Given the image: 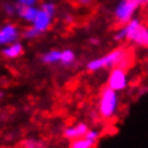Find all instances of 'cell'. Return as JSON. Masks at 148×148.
<instances>
[{"mask_svg": "<svg viewBox=\"0 0 148 148\" xmlns=\"http://www.w3.org/2000/svg\"><path fill=\"white\" fill-rule=\"evenodd\" d=\"M143 3H148V0H143Z\"/></svg>", "mask_w": 148, "mask_h": 148, "instance_id": "d6986e66", "label": "cell"}, {"mask_svg": "<svg viewBox=\"0 0 148 148\" xmlns=\"http://www.w3.org/2000/svg\"><path fill=\"white\" fill-rule=\"evenodd\" d=\"M55 13V5L53 3H45L40 6V9L38 10L36 18L33 21V28H35L39 33L45 32L53 19V15Z\"/></svg>", "mask_w": 148, "mask_h": 148, "instance_id": "5b68a950", "label": "cell"}, {"mask_svg": "<svg viewBox=\"0 0 148 148\" xmlns=\"http://www.w3.org/2000/svg\"><path fill=\"white\" fill-rule=\"evenodd\" d=\"M140 4H143V0H121L114 10V16L117 21L122 24H127L128 21H131L133 14Z\"/></svg>", "mask_w": 148, "mask_h": 148, "instance_id": "277c9868", "label": "cell"}, {"mask_svg": "<svg viewBox=\"0 0 148 148\" xmlns=\"http://www.w3.org/2000/svg\"><path fill=\"white\" fill-rule=\"evenodd\" d=\"M75 60V54L70 49H65L60 53V63L63 65H70Z\"/></svg>", "mask_w": 148, "mask_h": 148, "instance_id": "7c38bea8", "label": "cell"}, {"mask_svg": "<svg viewBox=\"0 0 148 148\" xmlns=\"http://www.w3.org/2000/svg\"><path fill=\"white\" fill-rule=\"evenodd\" d=\"M127 83H128V79H127V73H125L124 68H122V66H114L108 77V84H107V87H109L110 89H113L116 92H121L127 87Z\"/></svg>", "mask_w": 148, "mask_h": 148, "instance_id": "8992f818", "label": "cell"}, {"mask_svg": "<svg viewBox=\"0 0 148 148\" xmlns=\"http://www.w3.org/2000/svg\"><path fill=\"white\" fill-rule=\"evenodd\" d=\"M19 5H28V6H34L36 0H16Z\"/></svg>", "mask_w": 148, "mask_h": 148, "instance_id": "2e32d148", "label": "cell"}, {"mask_svg": "<svg viewBox=\"0 0 148 148\" xmlns=\"http://www.w3.org/2000/svg\"><path fill=\"white\" fill-rule=\"evenodd\" d=\"M88 140H90L92 143H97L98 142V139H99V132L98 131H95V129H89V131L87 132V134L84 136Z\"/></svg>", "mask_w": 148, "mask_h": 148, "instance_id": "5bb4252c", "label": "cell"}, {"mask_svg": "<svg viewBox=\"0 0 148 148\" xmlns=\"http://www.w3.org/2000/svg\"><path fill=\"white\" fill-rule=\"evenodd\" d=\"M38 10L34 8V6H28V5H18L16 6V13L21 19L27 20V21H30L33 24V21L36 18V14H38Z\"/></svg>", "mask_w": 148, "mask_h": 148, "instance_id": "9c48e42d", "label": "cell"}, {"mask_svg": "<svg viewBox=\"0 0 148 148\" xmlns=\"http://www.w3.org/2000/svg\"><path fill=\"white\" fill-rule=\"evenodd\" d=\"M21 53H23V45L18 42L10 44V45L5 47L4 49H3V54H4L6 58H12V59L18 58L19 55H21Z\"/></svg>", "mask_w": 148, "mask_h": 148, "instance_id": "30bf717a", "label": "cell"}, {"mask_svg": "<svg viewBox=\"0 0 148 148\" xmlns=\"http://www.w3.org/2000/svg\"><path fill=\"white\" fill-rule=\"evenodd\" d=\"M3 97V93H1V92H0V98H1Z\"/></svg>", "mask_w": 148, "mask_h": 148, "instance_id": "ac0fdd59", "label": "cell"}, {"mask_svg": "<svg viewBox=\"0 0 148 148\" xmlns=\"http://www.w3.org/2000/svg\"><path fill=\"white\" fill-rule=\"evenodd\" d=\"M89 131V127L86 123H77L74 125H70V127L64 129V137L66 139H78L82 138L87 134V132Z\"/></svg>", "mask_w": 148, "mask_h": 148, "instance_id": "ba28073f", "label": "cell"}, {"mask_svg": "<svg viewBox=\"0 0 148 148\" xmlns=\"http://www.w3.org/2000/svg\"><path fill=\"white\" fill-rule=\"evenodd\" d=\"M4 9H5V12L8 13V14H14L16 12V8L15 6H13L12 4H5L4 5Z\"/></svg>", "mask_w": 148, "mask_h": 148, "instance_id": "e0dca14e", "label": "cell"}, {"mask_svg": "<svg viewBox=\"0 0 148 148\" xmlns=\"http://www.w3.org/2000/svg\"><path fill=\"white\" fill-rule=\"evenodd\" d=\"M117 40L128 39L140 47H148V29L138 20H131L116 34Z\"/></svg>", "mask_w": 148, "mask_h": 148, "instance_id": "6da1fadb", "label": "cell"}, {"mask_svg": "<svg viewBox=\"0 0 148 148\" xmlns=\"http://www.w3.org/2000/svg\"><path fill=\"white\" fill-rule=\"evenodd\" d=\"M19 36V32L15 25L8 24L0 29V45H10L15 43Z\"/></svg>", "mask_w": 148, "mask_h": 148, "instance_id": "52a82bcc", "label": "cell"}, {"mask_svg": "<svg viewBox=\"0 0 148 148\" xmlns=\"http://www.w3.org/2000/svg\"><path fill=\"white\" fill-rule=\"evenodd\" d=\"M127 58V53L123 48H118L114 49L110 53L103 55L101 58L93 59L87 64V69L90 72H97V70L104 69V68H110V66H123V63Z\"/></svg>", "mask_w": 148, "mask_h": 148, "instance_id": "7a4b0ae2", "label": "cell"}, {"mask_svg": "<svg viewBox=\"0 0 148 148\" xmlns=\"http://www.w3.org/2000/svg\"><path fill=\"white\" fill-rule=\"evenodd\" d=\"M60 53L62 51H59V50H50L43 55L42 60L45 64H55L58 62L60 63Z\"/></svg>", "mask_w": 148, "mask_h": 148, "instance_id": "8fae6325", "label": "cell"}, {"mask_svg": "<svg viewBox=\"0 0 148 148\" xmlns=\"http://www.w3.org/2000/svg\"><path fill=\"white\" fill-rule=\"evenodd\" d=\"M118 107H119L118 92L110 89L109 87H106L99 97L98 110L101 117L104 119H112L118 112Z\"/></svg>", "mask_w": 148, "mask_h": 148, "instance_id": "3957f363", "label": "cell"}, {"mask_svg": "<svg viewBox=\"0 0 148 148\" xmlns=\"http://www.w3.org/2000/svg\"><path fill=\"white\" fill-rule=\"evenodd\" d=\"M94 143H92L90 140H88L86 137H82V138L74 139L72 144H70V148H93Z\"/></svg>", "mask_w": 148, "mask_h": 148, "instance_id": "4fadbf2b", "label": "cell"}, {"mask_svg": "<svg viewBox=\"0 0 148 148\" xmlns=\"http://www.w3.org/2000/svg\"><path fill=\"white\" fill-rule=\"evenodd\" d=\"M39 34H40V33L36 30L35 28H32V29H29V30H27V32L24 33V36H25V38H29V39H34Z\"/></svg>", "mask_w": 148, "mask_h": 148, "instance_id": "9a60e30c", "label": "cell"}]
</instances>
